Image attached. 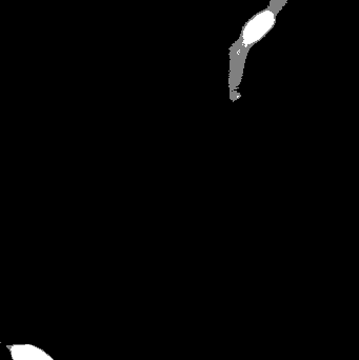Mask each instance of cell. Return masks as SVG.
Wrapping results in <instances>:
<instances>
[{"instance_id":"obj_1","label":"cell","mask_w":359,"mask_h":360,"mask_svg":"<svg viewBox=\"0 0 359 360\" xmlns=\"http://www.w3.org/2000/svg\"><path fill=\"white\" fill-rule=\"evenodd\" d=\"M274 22H275V14L269 10L263 11L257 14L254 18L251 19L248 25L244 27L240 38L242 48L246 51L248 50L271 30Z\"/></svg>"}]
</instances>
